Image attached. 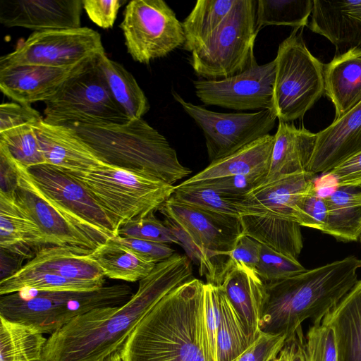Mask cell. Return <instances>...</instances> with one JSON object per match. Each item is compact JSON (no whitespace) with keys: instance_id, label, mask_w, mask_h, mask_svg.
I'll list each match as a JSON object with an SVG mask.
<instances>
[{"instance_id":"1","label":"cell","mask_w":361,"mask_h":361,"mask_svg":"<svg viewBox=\"0 0 361 361\" xmlns=\"http://www.w3.org/2000/svg\"><path fill=\"white\" fill-rule=\"evenodd\" d=\"M191 260L175 252L156 264L125 304L94 309L49 335L41 361H102L119 351L141 319L166 295L193 279Z\"/></svg>"},{"instance_id":"2","label":"cell","mask_w":361,"mask_h":361,"mask_svg":"<svg viewBox=\"0 0 361 361\" xmlns=\"http://www.w3.org/2000/svg\"><path fill=\"white\" fill-rule=\"evenodd\" d=\"M204 284L193 278L163 298L119 350L122 361H217L205 322Z\"/></svg>"},{"instance_id":"3","label":"cell","mask_w":361,"mask_h":361,"mask_svg":"<svg viewBox=\"0 0 361 361\" xmlns=\"http://www.w3.org/2000/svg\"><path fill=\"white\" fill-rule=\"evenodd\" d=\"M361 259L349 256L278 281L265 283L261 333L288 338L302 323L322 320L357 283Z\"/></svg>"},{"instance_id":"4","label":"cell","mask_w":361,"mask_h":361,"mask_svg":"<svg viewBox=\"0 0 361 361\" xmlns=\"http://www.w3.org/2000/svg\"><path fill=\"white\" fill-rule=\"evenodd\" d=\"M71 128L107 165L173 185L192 172L166 138L142 118L123 124L70 122Z\"/></svg>"},{"instance_id":"5","label":"cell","mask_w":361,"mask_h":361,"mask_svg":"<svg viewBox=\"0 0 361 361\" xmlns=\"http://www.w3.org/2000/svg\"><path fill=\"white\" fill-rule=\"evenodd\" d=\"M133 294L125 283L104 286L92 291L25 289L1 295L0 316L51 335L78 316L96 308L122 305Z\"/></svg>"},{"instance_id":"6","label":"cell","mask_w":361,"mask_h":361,"mask_svg":"<svg viewBox=\"0 0 361 361\" xmlns=\"http://www.w3.org/2000/svg\"><path fill=\"white\" fill-rule=\"evenodd\" d=\"M63 171L83 185L118 231L129 221L159 210L175 190L161 180L109 165L84 173Z\"/></svg>"},{"instance_id":"7","label":"cell","mask_w":361,"mask_h":361,"mask_svg":"<svg viewBox=\"0 0 361 361\" xmlns=\"http://www.w3.org/2000/svg\"><path fill=\"white\" fill-rule=\"evenodd\" d=\"M300 29L280 44L274 59L271 110L287 123L302 118L324 93V64L310 53Z\"/></svg>"},{"instance_id":"8","label":"cell","mask_w":361,"mask_h":361,"mask_svg":"<svg viewBox=\"0 0 361 361\" xmlns=\"http://www.w3.org/2000/svg\"><path fill=\"white\" fill-rule=\"evenodd\" d=\"M257 0H237L215 32L191 52L195 74L206 80L226 78L247 69L255 60L253 48L259 30Z\"/></svg>"},{"instance_id":"9","label":"cell","mask_w":361,"mask_h":361,"mask_svg":"<svg viewBox=\"0 0 361 361\" xmlns=\"http://www.w3.org/2000/svg\"><path fill=\"white\" fill-rule=\"evenodd\" d=\"M98 58L68 80L55 96L44 102L43 120L46 123L123 124L131 120L114 99L98 65Z\"/></svg>"},{"instance_id":"10","label":"cell","mask_w":361,"mask_h":361,"mask_svg":"<svg viewBox=\"0 0 361 361\" xmlns=\"http://www.w3.org/2000/svg\"><path fill=\"white\" fill-rule=\"evenodd\" d=\"M27 170L45 197L98 245L118 235L116 227L104 209L75 178L49 164Z\"/></svg>"},{"instance_id":"11","label":"cell","mask_w":361,"mask_h":361,"mask_svg":"<svg viewBox=\"0 0 361 361\" xmlns=\"http://www.w3.org/2000/svg\"><path fill=\"white\" fill-rule=\"evenodd\" d=\"M128 54L141 63L183 46L185 34L174 11L163 0H132L120 24Z\"/></svg>"},{"instance_id":"12","label":"cell","mask_w":361,"mask_h":361,"mask_svg":"<svg viewBox=\"0 0 361 361\" xmlns=\"http://www.w3.org/2000/svg\"><path fill=\"white\" fill-rule=\"evenodd\" d=\"M104 53L100 35L87 27L34 32L0 58V68L18 65L70 68Z\"/></svg>"},{"instance_id":"13","label":"cell","mask_w":361,"mask_h":361,"mask_svg":"<svg viewBox=\"0 0 361 361\" xmlns=\"http://www.w3.org/2000/svg\"><path fill=\"white\" fill-rule=\"evenodd\" d=\"M159 211L176 223L201 250L204 267L200 274L205 276L207 283L212 282L242 234L240 218L197 209L171 197Z\"/></svg>"},{"instance_id":"14","label":"cell","mask_w":361,"mask_h":361,"mask_svg":"<svg viewBox=\"0 0 361 361\" xmlns=\"http://www.w3.org/2000/svg\"><path fill=\"white\" fill-rule=\"evenodd\" d=\"M171 93L202 130L210 162L269 135L277 118L271 109L255 113L216 112L186 102L174 90Z\"/></svg>"},{"instance_id":"15","label":"cell","mask_w":361,"mask_h":361,"mask_svg":"<svg viewBox=\"0 0 361 361\" xmlns=\"http://www.w3.org/2000/svg\"><path fill=\"white\" fill-rule=\"evenodd\" d=\"M275 59L263 65L256 59L245 71L219 79L193 81L195 92L206 105L234 110L272 109Z\"/></svg>"},{"instance_id":"16","label":"cell","mask_w":361,"mask_h":361,"mask_svg":"<svg viewBox=\"0 0 361 361\" xmlns=\"http://www.w3.org/2000/svg\"><path fill=\"white\" fill-rule=\"evenodd\" d=\"M14 195L19 204L37 224L49 246L68 247L89 253L99 246L45 197L31 179L28 170L18 162Z\"/></svg>"},{"instance_id":"17","label":"cell","mask_w":361,"mask_h":361,"mask_svg":"<svg viewBox=\"0 0 361 361\" xmlns=\"http://www.w3.org/2000/svg\"><path fill=\"white\" fill-rule=\"evenodd\" d=\"M95 59L64 68L35 65L1 68L0 90L19 104L30 105L37 102H45L55 96L68 80Z\"/></svg>"},{"instance_id":"18","label":"cell","mask_w":361,"mask_h":361,"mask_svg":"<svg viewBox=\"0 0 361 361\" xmlns=\"http://www.w3.org/2000/svg\"><path fill=\"white\" fill-rule=\"evenodd\" d=\"M82 0H1L0 23L35 32L80 27Z\"/></svg>"},{"instance_id":"19","label":"cell","mask_w":361,"mask_h":361,"mask_svg":"<svg viewBox=\"0 0 361 361\" xmlns=\"http://www.w3.org/2000/svg\"><path fill=\"white\" fill-rule=\"evenodd\" d=\"M212 285L223 289L253 343L261 334L259 322L267 296L265 283L255 271L228 258Z\"/></svg>"},{"instance_id":"20","label":"cell","mask_w":361,"mask_h":361,"mask_svg":"<svg viewBox=\"0 0 361 361\" xmlns=\"http://www.w3.org/2000/svg\"><path fill=\"white\" fill-rule=\"evenodd\" d=\"M314 175L306 172L264 181L243 197L240 206L243 214L295 221L294 207L299 198L314 186Z\"/></svg>"},{"instance_id":"21","label":"cell","mask_w":361,"mask_h":361,"mask_svg":"<svg viewBox=\"0 0 361 361\" xmlns=\"http://www.w3.org/2000/svg\"><path fill=\"white\" fill-rule=\"evenodd\" d=\"M361 152V102L317 133L309 172L328 173Z\"/></svg>"},{"instance_id":"22","label":"cell","mask_w":361,"mask_h":361,"mask_svg":"<svg viewBox=\"0 0 361 361\" xmlns=\"http://www.w3.org/2000/svg\"><path fill=\"white\" fill-rule=\"evenodd\" d=\"M33 127L46 164L75 173L107 165L71 128L50 124L43 119Z\"/></svg>"},{"instance_id":"23","label":"cell","mask_w":361,"mask_h":361,"mask_svg":"<svg viewBox=\"0 0 361 361\" xmlns=\"http://www.w3.org/2000/svg\"><path fill=\"white\" fill-rule=\"evenodd\" d=\"M307 25L336 47V55L361 49V0H314Z\"/></svg>"},{"instance_id":"24","label":"cell","mask_w":361,"mask_h":361,"mask_svg":"<svg viewBox=\"0 0 361 361\" xmlns=\"http://www.w3.org/2000/svg\"><path fill=\"white\" fill-rule=\"evenodd\" d=\"M49 246L37 224L19 204L13 192L0 191L1 250L23 259L33 258Z\"/></svg>"},{"instance_id":"25","label":"cell","mask_w":361,"mask_h":361,"mask_svg":"<svg viewBox=\"0 0 361 361\" xmlns=\"http://www.w3.org/2000/svg\"><path fill=\"white\" fill-rule=\"evenodd\" d=\"M317 141V133L279 121L264 181L296 173L309 172Z\"/></svg>"},{"instance_id":"26","label":"cell","mask_w":361,"mask_h":361,"mask_svg":"<svg viewBox=\"0 0 361 361\" xmlns=\"http://www.w3.org/2000/svg\"><path fill=\"white\" fill-rule=\"evenodd\" d=\"M324 94L337 118L361 102V49H353L324 65Z\"/></svg>"},{"instance_id":"27","label":"cell","mask_w":361,"mask_h":361,"mask_svg":"<svg viewBox=\"0 0 361 361\" xmlns=\"http://www.w3.org/2000/svg\"><path fill=\"white\" fill-rule=\"evenodd\" d=\"M322 321L334 332L338 361H361V280Z\"/></svg>"},{"instance_id":"28","label":"cell","mask_w":361,"mask_h":361,"mask_svg":"<svg viewBox=\"0 0 361 361\" xmlns=\"http://www.w3.org/2000/svg\"><path fill=\"white\" fill-rule=\"evenodd\" d=\"M90 254L68 247L47 246L21 269L73 280H105L102 269Z\"/></svg>"},{"instance_id":"29","label":"cell","mask_w":361,"mask_h":361,"mask_svg":"<svg viewBox=\"0 0 361 361\" xmlns=\"http://www.w3.org/2000/svg\"><path fill=\"white\" fill-rule=\"evenodd\" d=\"M274 143V135L269 134L227 157L210 162L202 171L181 183L190 184L234 175L267 174Z\"/></svg>"},{"instance_id":"30","label":"cell","mask_w":361,"mask_h":361,"mask_svg":"<svg viewBox=\"0 0 361 361\" xmlns=\"http://www.w3.org/2000/svg\"><path fill=\"white\" fill-rule=\"evenodd\" d=\"M242 233L262 245L298 260L303 247L301 226L290 220L243 214L240 216Z\"/></svg>"},{"instance_id":"31","label":"cell","mask_w":361,"mask_h":361,"mask_svg":"<svg viewBox=\"0 0 361 361\" xmlns=\"http://www.w3.org/2000/svg\"><path fill=\"white\" fill-rule=\"evenodd\" d=\"M325 200L328 216L323 233L338 241H357L361 233V184L336 186Z\"/></svg>"},{"instance_id":"32","label":"cell","mask_w":361,"mask_h":361,"mask_svg":"<svg viewBox=\"0 0 361 361\" xmlns=\"http://www.w3.org/2000/svg\"><path fill=\"white\" fill-rule=\"evenodd\" d=\"M97 63L118 104L130 119L142 118L149 104L133 75L105 53L98 58Z\"/></svg>"},{"instance_id":"33","label":"cell","mask_w":361,"mask_h":361,"mask_svg":"<svg viewBox=\"0 0 361 361\" xmlns=\"http://www.w3.org/2000/svg\"><path fill=\"white\" fill-rule=\"evenodd\" d=\"M102 269L105 277L127 282L140 281L148 276L156 264L143 259L113 238L90 254Z\"/></svg>"},{"instance_id":"34","label":"cell","mask_w":361,"mask_h":361,"mask_svg":"<svg viewBox=\"0 0 361 361\" xmlns=\"http://www.w3.org/2000/svg\"><path fill=\"white\" fill-rule=\"evenodd\" d=\"M0 361H41L47 338L35 327L0 316Z\"/></svg>"},{"instance_id":"35","label":"cell","mask_w":361,"mask_h":361,"mask_svg":"<svg viewBox=\"0 0 361 361\" xmlns=\"http://www.w3.org/2000/svg\"><path fill=\"white\" fill-rule=\"evenodd\" d=\"M237 0H199L182 23L185 34L183 49L192 52L203 44L221 25Z\"/></svg>"},{"instance_id":"36","label":"cell","mask_w":361,"mask_h":361,"mask_svg":"<svg viewBox=\"0 0 361 361\" xmlns=\"http://www.w3.org/2000/svg\"><path fill=\"white\" fill-rule=\"evenodd\" d=\"M105 280H73L59 276L20 269L1 279L0 295L25 289L41 291H92L103 287Z\"/></svg>"},{"instance_id":"37","label":"cell","mask_w":361,"mask_h":361,"mask_svg":"<svg viewBox=\"0 0 361 361\" xmlns=\"http://www.w3.org/2000/svg\"><path fill=\"white\" fill-rule=\"evenodd\" d=\"M216 334L217 361H234L251 345L242 323L223 289L218 286Z\"/></svg>"},{"instance_id":"38","label":"cell","mask_w":361,"mask_h":361,"mask_svg":"<svg viewBox=\"0 0 361 361\" xmlns=\"http://www.w3.org/2000/svg\"><path fill=\"white\" fill-rule=\"evenodd\" d=\"M174 200L202 210L240 218L243 197L230 196L195 183L175 186Z\"/></svg>"},{"instance_id":"39","label":"cell","mask_w":361,"mask_h":361,"mask_svg":"<svg viewBox=\"0 0 361 361\" xmlns=\"http://www.w3.org/2000/svg\"><path fill=\"white\" fill-rule=\"evenodd\" d=\"M312 8V0H257V29L267 25L302 28L308 24Z\"/></svg>"},{"instance_id":"40","label":"cell","mask_w":361,"mask_h":361,"mask_svg":"<svg viewBox=\"0 0 361 361\" xmlns=\"http://www.w3.org/2000/svg\"><path fill=\"white\" fill-rule=\"evenodd\" d=\"M0 144L25 169L46 164L33 125H25L0 133Z\"/></svg>"},{"instance_id":"41","label":"cell","mask_w":361,"mask_h":361,"mask_svg":"<svg viewBox=\"0 0 361 361\" xmlns=\"http://www.w3.org/2000/svg\"><path fill=\"white\" fill-rule=\"evenodd\" d=\"M307 270L298 260L290 259L262 245L255 272L264 283L283 280Z\"/></svg>"},{"instance_id":"42","label":"cell","mask_w":361,"mask_h":361,"mask_svg":"<svg viewBox=\"0 0 361 361\" xmlns=\"http://www.w3.org/2000/svg\"><path fill=\"white\" fill-rule=\"evenodd\" d=\"M123 237L139 238L161 243H176L178 239L164 224L151 212L147 215L129 221L118 231Z\"/></svg>"},{"instance_id":"43","label":"cell","mask_w":361,"mask_h":361,"mask_svg":"<svg viewBox=\"0 0 361 361\" xmlns=\"http://www.w3.org/2000/svg\"><path fill=\"white\" fill-rule=\"evenodd\" d=\"M310 361H338L335 334L322 320L314 322L305 335Z\"/></svg>"},{"instance_id":"44","label":"cell","mask_w":361,"mask_h":361,"mask_svg":"<svg viewBox=\"0 0 361 361\" xmlns=\"http://www.w3.org/2000/svg\"><path fill=\"white\" fill-rule=\"evenodd\" d=\"M295 221L301 226L324 231L328 207L325 197L319 195L314 186L305 192L294 207Z\"/></svg>"},{"instance_id":"45","label":"cell","mask_w":361,"mask_h":361,"mask_svg":"<svg viewBox=\"0 0 361 361\" xmlns=\"http://www.w3.org/2000/svg\"><path fill=\"white\" fill-rule=\"evenodd\" d=\"M267 176V173L234 175L205 180L194 183L210 188L227 195L243 197L263 183Z\"/></svg>"},{"instance_id":"46","label":"cell","mask_w":361,"mask_h":361,"mask_svg":"<svg viewBox=\"0 0 361 361\" xmlns=\"http://www.w3.org/2000/svg\"><path fill=\"white\" fill-rule=\"evenodd\" d=\"M112 238L143 259L154 264L169 258L175 253V250L166 243L120 235Z\"/></svg>"},{"instance_id":"47","label":"cell","mask_w":361,"mask_h":361,"mask_svg":"<svg viewBox=\"0 0 361 361\" xmlns=\"http://www.w3.org/2000/svg\"><path fill=\"white\" fill-rule=\"evenodd\" d=\"M42 119L39 113L30 105L6 102L0 106V133L25 125H34Z\"/></svg>"},{"instance_id":"48","label":"cell","mask_w":361,"mask_h":361,"mask_svg":"<svg viewBox=\"0 0 361 361\" xmlns=\"http://www.w3.org/2000/svg\"><path fill=\"white\" fill-rule=\"evenodd\" d=\"M285 336H274L261 333L252 343L234 361H269L277 357L286 342Z\"/></svg>"},{"instance_id":"49","label":"cell","mask_w":361,"mask_h":361,"mask_svg":"<svg viewBox=\"0 0 361 361\" xmlns=\"http://www.w3.org/2000/svg\"><path fill=\"white\" fill-rule=\"evenodd\" d=\"M125 2L121 0H82V7L94 23L108 29L113 27L118 10Z\"/></svg>"},{"instance_id":"50","label":"cell","mask_w":361,"mask_h":361,"mask_svg":"<svg viewBox=\"0 0 361 361\" xmlns=\"http://www.w3.org/2000/svg\"><path fill=\"white\" fill-rule=\"evenodd\" d=\"M261 246L257 240L242 233L228 256L234 262L255 271Z\"/></svg>"},{"instance_id":"51","label":"cell","mask_w":361,"mask_h":361,"mask_svg":"<svg viewBox=\"0 0 361 361\" xmlns=\"http://www.w3.org/2000/svg\"><path fill=\"white\" fill-rule=\"evenodd\" d=\"M328 174L332 176L336 186L361 184V152L347 159Z\"/></svg>"},{"instance_id":"52","label":"cell","mask_w":361,"mask_h":361,"mask_svg":"<svg viewBox=\"0 0 361 361\" xmlns=\"http://www.w3.org/2000/svg\"><path fill=\"white\" fill-rule=\"evenodd\" d=\"M0 191L13 192L17 185L18 162L1 144H0Z\"/></svg>"},{"instance_id":"53","label":"cell","mask_w":361,"mask_h":361,"mask_svg":"<svg viewBox=\"0 0 361 361\" xmlns=\"http://www.w3.org/2000/svg\"><path fill=\"white\" fill-rule=\"evenodd\" d=\"M286 361H310L302 326L286 339Z\"/></svg>"},{"instance_id":"54","label":"cell","mask_w":361,"mask_h":361,"mask_svg":"<svg viewBox=\"0 0 361 361\" xmlns=\"http://www.w3.org/2000/svg\"><path fill=\"white\" fill-rule=\"evenodd\" d=\"M103 361H122L119 351L114 352Z\"/></svg>"},{"instance_id":"55","label":"cell","mask_w":361,"mask_h":361,"mask_svg":"<svg viewBox=\"0 0 361 361\" xmlns=\"http://www.w3.org/2000/svg\"><path fill=\"white\" fill-rule=\"evenodd\" d=\"M269 361H286V352L284 348V346L282 348V350H281L279 355L277 357L270 360Z\"/></svg>"},{"instance_id":"56","label":"cell","mask_w":361,"mask_h":361,"mask_svg":"<svg viewBox=\"0 0 361 361\" xmlns=\"http://www.w3.org/2000/svg\"><path fill=\"white\" fill-rule=\"evenodd\" d=\"M359 239H360V243H361V233H360V234Z\"/></svg>"},{"instance_id":"57","label":"cell","mask_w":361,"mask_h":361,"mask_svg":"<svg viewBox=\"0 0 361 361\" xmlns=\"http://www.w3.org/2000/svg\"><path fill=\"white\" fill-rule=\"evenodd\" d=\"M103 361V360H102Z\"/></svg>"}]
</instances>
